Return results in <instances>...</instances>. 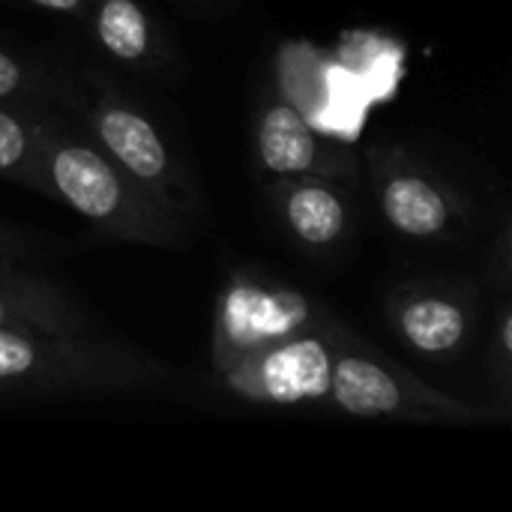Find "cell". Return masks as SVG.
<instances>
[{
    "instance_id": "7a4b0ae2",
    "label": "cell",
    "mask_w": 512,
    "mask_h": 512,
    "mask_svg": "<svg viewBox=\"0 0 512 512\" xmlns=\"http://www.w3.org/2000/svg\"><path fill=\"white\" fill-rule=\"evenodd\" d=\"M60 192L87 216H108L120 201V186L111 168L90 150H63L54 159Z\"/></svg>"
},
{
    "instance_id": "5bb4252c",
    "label": "cell",
    "mask_w": 512,
    "mask_h": 512,
    "mask_svg": "<svg viewBox=\"0 0 512 512\" xmlns=\"http://www.w3.org/2000/svg\"><path fill=\"white\" fill-rule=\"evenodd\" d=\"M0 321H3V306H0Z\"/></svg>"
},
{
    "instance_id": "30bf717a",
    "label": "cell",
    "mask_w": 512,
    "mask_h": 512,
    "mask_svg": "<svg viewBox=\"0 0 512 512\" xmlns=\"http://www.w3.org/2000/svg\"><path fill=\"white\" fill-rule=\"evenodd\" d=\"M33 366V348L9 333H0V378L21 375Z\"/></svg>"
},
{
    "instance_id": "7c38bea8",
    "label": "cell",
    "mask_w": 512,
    "mask_h": 512,
    "mask_svg": "<svg viewBox=\"0 0 512 512\" xmlns=\"http://www.w3.org/2000/svg\"><path fill=\"white\" fill-rule=\"evenodd\" d=\"M15 84H18V66L6 54H0V96H6Z\"/></svg>"
},
{
    "instance_id": "52a82bcc",
    "label": "cell",
    "mask_w": 512,
    "mask_h": 512,
    "mask_svg": "<svg viewBox=\"0 0 512 512\" xmlns=\"http://www.w3.org/2000/svg\"><path fill=\"white\" fill-rule=\"evenodd\" d=\"M402 327L420 351H447L462 339L465 321L462 312L450 303L420 300L405 312Z\"/></svg>"
},
{
    "instance_id": "8fae6325",
    "label": "cell",
    "mask_w": 512,
    "mask_h": 512,
    "mask_svg": "<svg viewBox=\"0 0 512 512\" xmlns=\"http://www.w3.org/2000/svg\"><path fill=\"white\" fill-rule=\"evenodd\" d=\"M24 153V132L12 117L0 111V168H9L21 159Z\"/></svg>"
},
{
    "instance_id": "9c48e42d",
    "label": "cell",
    "mask_w": 512,
    "mask_h": 512,
    "mask_svg": "<svg viewBox=\"0 0 512 512\" xmlns=\"http://www.w3.org/2000/svg\"><path fill=\"white\" fill-rule=\"evenodd\" d=\"M99 36L117 57H138L147 48V24L132 0H108L99 12Z\"/></svg>"
},
{
    "instance_id": "ba28073f",
    "label": "cell",
    "mask_w": 512,
    "mask_h": 512,
    "mask_svg": "<svg viewBox=\"0 0 512 512\" xmlns=\"http://www.w3.org/2000/svg\"><path fill=\"white\" fill-rule=\"evenodd\" d=\"M288 213H291V225L297 228V234L309 243H327L345 225L342 204L324 189H300L291 198Z\"/></svg>"
},
{
    "instance_id": "277c9868",
    "label": "cell",
    "mask_w": 512,
    "mask_h": 512,
    "mask_svg": "<svg viewBox=\"0 0 512 512\" xmlns=\"http://www.w3.org/2000/svg\"><path fill=\"white\" fill-rule=\"evenodd\" d=\"M261 156L273 171H306L315 159V141L294 108H273L261 123Z\"/></svg>"
},
{
    "instance_id": "8992f818",
    "label": "cell",
    "mask_w": 512,
    "mask_h": 512,
    "mask_svg": "<svg viewBox=\"0 0 512 512\" xmlns=\"http://www.w3.org/2000/svg\"><path fill=\"white\" fill-rule=\"evenodd\" d=\"M384 210L399 231L414 234V237L441 231V225L447 219V207H444L441 195L417 177L393 180L384 195Z\"/></svg>"
},
{
    "instance_id": "4fadbf2b",
    "label": "cell",
    "mask_w": 512,
    "mask_h": 512,
    "mask_svg": "<svg viewBox=\"0 0 512 512\" xmlns=\"http://www.w3.org/2000/svg\"><path fill=\"white\" fill-rule=\"evenodd\" d=\"M33 3H42V6H51V9H72L78 0H33Z\"/></svg>"
},
{
    "instance_id": "3957f363",
    "label": "cell",
    "mask_w": 512,
    "mask_h": 512,
    "mask_svg": "<svg viewBox=\"0 0 512 512\" xmlns=\"http://www.w3.org/2000/svg\"><path fill=\"white\" fill-rule=\"evenodd\" d=\"M330 384L339 405L360 417L387 414L399 405V387L393 378L366 360H342L330 375Z\"/></svg>"
},
{
    "instance_id": "5b68a950",
    "label": "cell",
    "mask_w": 512,
    "mask_h": 512,
    "mask_svg": "<svg viewBox=\"0 0 512 512\" xmlns=\"http://www.w3.org/2000/svg\"><path fill=\"white\" fill-rule=\"evenodd\" d=\"M102 138L138 177L162 174L165 147L150 129V123H144L141 117L129 111H108L102 120Z\"/></svg>"
},
{
    "instance_id": "6da1fadb",
    "label": "cell",
    "mask_w": 512,
    "mask_h": 512,
    "mask_svg": "<svg viewBox=\"0 0 512 512\" xmlns=\"http://www.w3.org/2000/svg\"><path fill=\"white\" fill-rule=\"evenodd\" d=\"M267 393L276 402L318 399L330 390V360L318 342H297L276 351L264 366Z\"/></svg>"
}]
</instances>
